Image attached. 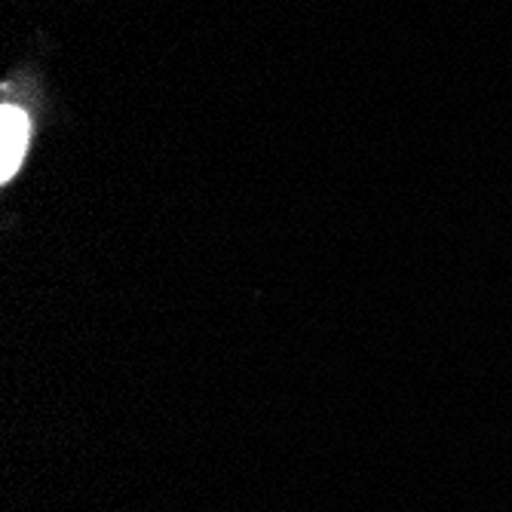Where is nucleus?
<instances>
[{"label": "nucleus", "instance_id": "f257e3e1", "mask_svg": "<svg viewBox=\"0 0 512 512\" xmlns=\"http://www.w3.org/2000/svg\"><path fill=\"white\" fill-rule=\"evenodd\" d=\"M0 132H4V142H0V178L10 181L25 157V148H28L31 126H28L25 111L16 105H4V114H0Z\"/></svg>", "mask_w": 512, "mask_h": 512}]
</instances>
